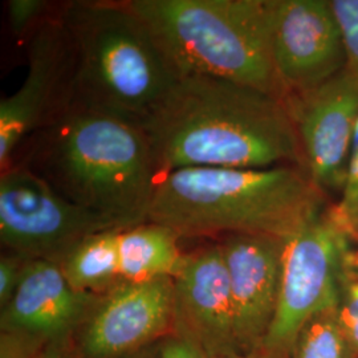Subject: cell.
I'll return each instance as SVG.
<instances>
[{
	"instance_id": "obj_1",
	"label": "cell",
	"mask_w": 358,
	"mask_h": 358,
	"mask_svg": "<svg viewBox=\"0 0 358 358\" xmlns=\"http://www.w3.org/2000/svg\"><path fill=\"white\" fill-rule=\"evenodd\" d=\"M141 127L161 177L187 167L307 166L288 103L217 77H179Z\"/></svg>"
},
{
	"instance_id": "obj_2",
	"label": "cell",
	"mask_w": 358,
	"mask_h": 358,
	"mask_svg": "<svg viewBox=\"0 0 358 358\" xmlns=\"http://www.w3.org/2000/svg\"><path fill=\"white\" fill-rule=\"evenodd\" d=\"M20 149L17 164L112 230L149 222L161 173L141 125L66 105Z\"/></svg>"
},
{
	"instance_id": "obj_3",
	"label": "cell",
	"mask_w": 358,
	"mask_h": 358,
	"mask_svg": "<svg viewBox=\"0 0 358 358\" xmlns=\"http://www.w3.org/2000/svg\"><path fill=\"white\" fill-rule=\"evenodd\" d=\"M322 192L299 166L187 167L162 176L149 222L178 238L267 235L288 239L320 217Z\"/></svg>"
},
{
	"instance_id": "obj_4",
	"label": "cell",
	"mask_w": 358,
	"mask_h": 358,
	"mask_svg": "<svg viewBox=\"0 0 358 358\" xmlns=\"http://www.w3.org/2000/svg\"><path fill=\"white\" fill-rule=\"evenodd\" d=\"M59 16L69 50L66 105L142 125L180 77L150 28L128 0L71 1Z\"/></svg>"
},
{
	"instance_id": "obj_5",
	"label": "cell",
	"mask_w": 358,
	"mask_h": 358,
	"mask_svg": "<svg viewBox=\"0 0 358 358\" xmlns=\"http://www.w3.org/2000/svg\"><path fill=\"white\" fill-rule=\"evenodd\" d=\"M128 3L150 28L179 76L217 77L285 101L272 57L275 0Z\"/></svg>"
},
{
	"instance_id": "obj_6",
	"label": "cell",
	"mask_w": 358,
	"mask_h": 358,
	"mask_svg": "<svg viewBox=\"0 0 358 358\" xmlns=\"http://www.w3.org/2000/svg\"><path fill=\"white\" fill-rule=\"evenodd\" d=\"M341 275L343 244L329 219L317 217L285 239L278 307L260 353L289 358L308 321L340 307Z\"/></svg>"
},
{
	"instance_id": "obj_7",
	"label": "cell",
	"mask_w": 358,
	"mask_h": 358,
	"mask_svg": "<svg viewBox=\"0 0 358 358\" xmlns=\"http://www.w3.org/2000/svg\"><path fill=\"white\" fill-rule=\"evenodd\" d=\"M108 230L100 217L65 199L24 165L13 162L1 170L0 241L10 252L59 263L83 239Z\"/></svg>"
},
{
	"instance_id": "obj_8",
	"label": "cell",
	"mask_w": 358,
	"mask_h": 358,
	"mask_svg": "<svg viewBox=\"0 0 358 358\" xmlns=\"http://www.w3.org/2000/svg\"><path fill=\"white\" fill-rule=\"evenodd\" d=\"M272 57L287 103L341 73L345 48L331 1L275 0Z\"/></svg>"
},
{
	"instance_id": "obj_9",
	"label": "cell",
	"mask_w": 358,
	"mask_h": 358,
	"mask_svg": "<svg viewBox=\"0 0 358 358\" xmlns=\"http://www.w3.org/2000/svg\"><path fill=\"white\" fill-rule=\"evenodd\" d=\"M69 50L60 16H48L28 43V72L20 88L0 103V166L11 164L27 138L68 101Z\"/></svg>"
},
{
	"instance_id": "obj_10",
	"label": "cell",
	"mask_w": 358,
	"mask_h": 358,
	"mask_svg": "<svg viewBox=\"0 0 358 358\" xmlns=\"http://www.w3.org/2000/svg\"><path fill=\"white\" fill-rule=\"evenodd\" d=\"M174 280V329L208 358L242 353L220 244L186 255Z\"/></svg>"
},
{
	"instance_id": "obj_11",
	"label": "cell",
	"mask_w": 358,
	"mask_h": 358,
	"mask_svg": "<svg viewBox=\"0 0 358 358\" xmlns=\"http://www.w3.org/2000/svg\"><path fill=\"white\" fill-rule=\"evenodd\" d=\"M87 358H117L152 343L174 327V280L121 282L101 294L84 322Z\"/></svg>"
},
{
	"instance_id": "obj_12",
	"label": "cell",
	"mask_w": 358,
	"mask_h": 358,
	"mask_svg": "<svg viewBox=\"0 0 358 358\" xmlns=\"http://www.w3.org/2000/svg\"><path fill=\"white\" fill-rule=\"evenodd\" d=\"M319 187L345 186L346 169L358 122V84L345 69L320 88L288 101Z\"/></svg>"
},
{
	"instance_id": "obj_13",
	"label": "cell",
	"mask_w": 358,
	"mask_h": 358,
	"mask_svg": "<svg viewBox=\"0 0 358 358\" xmlns=\"http://www.w3.org/2000/svg\"><path fill=\"white\" fill-rule=\"evenodd\" d=\"M284 239L232 234L220 247L230 276L238 344L242 353L260 352L276 313Z\"/></svg>"
},
{
	"instance_id": "obj_14",
	"label": "cell",
	"mask_w": 358,
	"mask_h": 358,
	"mask_svg": "<svg viewBox=\"0 0 358 358\" xmlns=\"http://www.w3.org/2000/svg\"><path fill=\"white\" fill-rule=\"evenodd\" d=\"M100 297L76 291L59 263L32 259L11 301L1 309V332L26 334L47 344L59 343L87 321Z\"/></svg>"
},
{
	"instance_id": "obj_15",
	"label": "cell",
	"mask_w": 358,
	"mask_h": 358,
	"mask_svg": "<svg viewBox=\"0 0 358 358\" xmlns=\"http://www.w3.org/2000/svg\"><path fill=\"white\" fill-rule=\"evenodd\" d=\"M178 239L170 229L154 222L120 231L118 256L122 282L174 279L186 259L179 250Z\"/></svg>"
},
{
	"instance_id": "obj_16",
	"label": "cell",
	"mask_w": 358,
	"mask_h": 358,
	"mask_svg": "<svg viewBox=\"0 0 358 358\" xmlns=\"http://www.w3.org/2000/svg\"><path fill=\"white\" fill-rule=\"evenodd\" d=\"M120 231L87 236L59 262L68 282L85 294H103L122 282L118 256Z\"/></svg>"
},
{
	"instance_id": "obj_17",
	"label": "cell",
	"mask_w": 358,
	"mask_h": 358,
	"mask_svg": "<svg viewBox=\"0 0 358 358\" xmlns=\"http://www.w3.org/2000/svg\"><path fill=\"white\" fill-rule=\"evenodd\" d=\"M338 308L308 321L294 340L289 358H356L340 321Z\"/></svg>"
},
{
	"instance_id": "obj_18",
	"label": "cell",
	"mask_w": 358,
	"mask_h": 358,
	"mask_svg": "<svg viewBox=\"0 0 358 358\" xmlns=\"http://www.w3.org/2000/svg\"><path fill=\"white\" fill-rule=\"evenodd\" d=\"M333 13L345 48V71L358 84V0H333Z\"/></svg>"
},
{
	"instance_id": "obj_19",
	"label": "cell",
	"mask_w": 358,
	"mask_h": 358,
	"mask_svg": "<svg viewBox=\"0 0 358 358\" xmlns=\"http://www.w3.org/2000/svg\"><path fill=\"white\" fill-rule=\"evenodd\" d=\"M343 244V272L358 273V207H337L328 217Z\"/></svg>"
},
{
	"instance_id": "obj_20",
	"label": "cell",
	"mask_w": 358,
	"mask_h": 358,
	"mask_svg": "<svg viewBox=\"0 0 358 358\" xmlns=\"http://www.w3.org/2000/svg\"><path fill=\"white\" fill-rule=\"evenodd\" d=\"M48 1L44 0H10L7 3L8 22L15 38L32 35L48 16Z\"/></svg>"
},
{
	"instance_id": "obj_21",
	"label": "cell",
	"mask_w": 358,
	"mask_h": 358,
	"mask_svg": "<svg viewBox=\"0 0 358 358\" xmlns=\"http://www.w3.org/2000/svg\"><path fill=\"white\" fill-rule=\"evenodd\" d=\"M24 256L8 252L0 257V307H6L16 292L28 262Z\"/></svg>"
},
{
	"instance_id": "obj_22",
	"label": "cell",
	"mask_w": 358,
	"mask_h": 358,
	"mask_svg": "<svg viewBox=\"0 0 358 358\" xmlns=\"http://www.w3.org/2000/svg\"><path fill=\"white\" fill-rule=\"evenodd\" d=\"M45 344L26 334L1 332V358H38Z\"/></svg>"
},
{
	"instance_id": "obj_23",
	"label": "cell",
	"mask_w": 358,
	"mask_h": 358,
	"mask_svg": "<svg viewBox=\"0 0 358 358\" xmlns=\"http://www.w3.org/2000/svg\"><path fill=\"white\" fill-rule=\"evenodd\" d=\"M338 207L344 210L358 207V122L355 130L349 161H348L344 198Z\"/></svg>"
},
{
	"instance_id": "obj_24",
	"label": "cell",
	"mask_w": 358,
	"mask_h": 358,
	"mask_svg": "<svg viewBox=\"0 0 358 358\" xmlns=\"http://www.w3.org/2000/svg\"><path fill=\"white\" fill-rule=\"evenodd\" d=\"M158 358H208L205 353L194 345L190 341L176 336V338L169 340L161 349Z\"/></svg>"
},
{
	"instance_id": "obj_25",
	"label": "cell",
	"mask_w": 358,
	"mask_h": 358,
	"mask_svg": "<svg viewBox=\"0 0 358 358\" xmlns=\"http://www.w3.org/2000/svg\"><path fill=\"white\" fill-rule=\"evenodd\" d=\"M338 316L345 331L348 341L355 353V357L358 358V312H348L338 308Z\"/></svg>"
},
{
	"instance_id": "obj_26",
	"label": "cell",
	"mask_w": 358,
	"mask_h": 358,
	"mask_svg": "<svg viewBox=\"0 0 358 358\" xmlns=\"http://www.w3.org/2000/svg\"><path fill=\"white\" fill-rule=\"evenodd\" d=\"M38 358H69L59 343H51L43 349Z\"/></svg>"
},
{
	"instance_id": "obj_27",
	"label": "cell",
	"mask_w": 358,
	"mask_h": 358,
	"mask_svg": "<svg viewBox=\"0 0 358 358\" xmlns=\"http://www.w3.org/2000/svg\"><path fill=\"white\" fill-rule=\"evenodd\" d=\"M219 358H268L263 356L262 353L256 355V353H238V355H232V356H226V357Z\"/></svg>"
}]
</instances>
